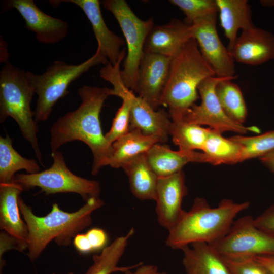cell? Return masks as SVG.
Listing matches in <instances>:
<instances>
[{"mask_svg": "<svg viewBox=\"0 0 274 274\" xmlns=\"http://www.w3.org/2000/svg\"><path fill=\"white\" fill-rule=\"evenodd\" d=\"M254 222L258 228L274 236V203L254 218Z\"/></svg>", "mask_w": 274, "mask_h": 274, "instance_id": "34", "label": "cell"}, {"mask_svg": "<svg viewBox=\"0 0 274 274\" xmlns=\"http://www.w3.org/2000/svg\"><path fill=\"white\" fill-rule=\"evenodd\" d=\"M249 206L248 201L236 202L223 199L213 208L206 199L197 197L190 210L185 211L168 231L165 244L173 249L180 250L197 243L212 245L228 233L237 215Z\"/></svg>", "mask_w": 274, "mask_h": 274, "instance_id": "3", "label": "cell"}, {"mask_svg": "<svg viewBox=\"0 0 274 274\" xmlns=\"http://www.w3.org/2000/svg\"><path fill=\"white\" fill-rule=\"evenodd\" d=\"M215 92L226 114L233 121L243 124L248 112L239 87L231 80L224 79L217 85Z\"/></svg>", "mask_w": 274, "mask_h": 274, "instance_id": "28", "label": "cell"}, {"mask_svg": "<svg viewBox=\"0 0 274 274\" xmlns=\"http://www.w3.org/2000/svg\"><path fill=\"white\" fill-rule=\"evenodd\" d=\"M51 166L35 174H17L14 181L24 189L38 187L46 195L60 193H74L80 195L86 201L99 197L101 188L95 180L77 176L66 165L63 154L58 150L52 152Z\"/></svg>", "mask_w": 274, "mask_h": 274, "instance_id": "8", "label": "cell"}, {"mask_svg": "<svg viewBox=\"0 0 274 274\" xmlns=\"http://www.w3.org/2000/svg\"><path fill=\"white\" fill-rule=\"evenodd\" d=\"M259 159L274 174V150L260 157Z\"/></svg>", "mask_w": 274, "mask_h": 274, "instance_id": "37", "label": "cell"}, {"mask_svg": "<svg viewBox=\"0 0 274 274\" xmlns=\"http://www.w3.org/2000/svg\"><path fill=\"white\" fill-rule=\"evenodd\" d=\"M16 9L25 22L26 28L35 33L43 44H55L62 40L68 32V23L51 16L41 10L32 0H10L5 10Z\"/></svg>", "mask_w": 274, "mask_h": 274, "instance_id": "13", "label": "cell"}, {"mask_svg": "<svg viewBox=\"0 0 274 274\" xmlns=\"http://www.w3.org/2000/svg\"><path fill=\"white\" fill-rule=\"evenodd\" d=\"M233 274H272L254 258H228L223 256Z\"/></svg>", "mask_w": 274, "mask_h": 274, "instance_id": "32", "label": "cell"}, {"mask_svg": "<svg viewBox=\"0 0 274 274\" xmlns=\"http://www.w3.org/2000/svg\"><path fill=\"white\" fill-rule=\"evenodd\" d=\"M59 2H69L78 6L85 13L92 26L97 40L98 50L114 65L118 60L125 40L111 31L107 26L98 0H68Z\"/></svg>", "mask_w": 274, "mask_h": 274, "instance_id": "18", "label": "cell"}, {"mask_svg": "<svg viewBox=\"0 0 274 274\" xmlns=\"http://www.w3.org/2000/svg\"><path fill=\"white\" fill-rule=\"evenodd\" d=\"M104 201L99 197L91 198L77 211L61 210L57 203L44 216L36 215L31 207L19 196L20 213L28 230V255L32 261L40 256L52 241L58 245H70L75 236L92 224V213L102 207Z\"/></svg>", "mask_w": 274, "mask_h": 274, "instance_id": "2", "label": "cell"}, {"mask_svg": "<svg viewBox=\"0 0 274 274\" xmlns=\"http://www.w3.org/2000/svg\"><path fill=\"white\" fill-rule=\"evenodd\" d=\"M234 61L256 66L274 60V35L255 26L242 31L229 50Z\"/></svg>", "mask_w": 274, "mask_h": 274, "instance_id": "15", "label": "cell"}, {"mask_svg": "<svg viewBox=\"0 0 274 274\" xmlns=\"http://www.w3.org/2000/svg\"><path fill=\"white\" fill-rule=\"evenodd\" d=\"M101 4L113 15L125 37L127 53L120 75L125 86L134 92L146 41L154 26L153 19L150 18L143 20L139 18L125 0H105Z\"/></svg>", "mask_w": 274, "mask_h": 274, "instance_id": "7", "label": "cell"}, {"mask_svg": "<svg viewBox=\"0 0 274 274\" xmlns=\"http://www.w3.org/2000/svg\"><path fill=\"white\" fill-rule=\"evenodd\" d=\"M78 93L80 105L60 117L50 128V148L52 152L68 142L84 143L93 154L91 174L96 175L107 165L112 151V144L103 134L100 121L104 104L112 96L111 89L85 85L80 88Z\"/></svg>", "mask_w": 274, "mask_h": 274, "instance_id": "1", "label": "cell"}, {"mask_svg": "<svg viewBox=\"0 0 274 274\" xmlns=\"http://www.w3.org/2000/svg\"><path fill=\"white\" fill-rule=\"evenodd\" d=\"M243 149V161L259 158L274 150V130L254 136L237 135L231 137Z\"/></svg>", "mask_w": 274, "mask_h": 274, "instance_id": "30", "label": "cell"}, {"mask_svg": "<svg viewBox=\"0 0 274 274\" xmlns=\"http://www.w3.org/2000/svg\"><path fill=\"white\" fill-rule=\"evenodd\" d=\"M216 76L192 38L172 58L161 105L168 107L172 121L183 120L199 98L198 87L204 79Z\"/></svg>", "mask_w": 274, "mask_h": 274, "instance_id": "4", "label": "cell"}, {"mask_svg": "<svg viewBox=\"0 0 274 274\" xmlns=\"http://www.w3.org/2000/svg\"><path fill=\"white\" fill-rule=\"evenodd\" d=\"M23 169L31 174L39 172L40 168L35 159L24 158L16 151L9 135L1 136L0 183L13 182L15 173Z\"/></svg>", "mask_w": 274, "mask_h": 274, "instance_id": "27", "label": "cell"}, {"mask_svg": "<svg viewBox=\"0 0 274 274\" xmlns=\"http://www.w3.org/2000/svg\"><path fill=\"white\" fill-rule=\"evenodd\" d=\"M191 38V25L173 19L167 24L153 27L147 38L144 51L173 58Z\"/></svg>", "mask_w": 274, "mask_h": 274, "instance_id": "19", "label": "cell"}, {"mask_svg": "<svg viewBox=\"0 0 274 274\" xmlns=\"http://www.w3.org/2000/svg\"><path fill=\"white\" fill-rule=\"evenodd\" d=\"M134 233L132 227L125 235L115 238L101 252L92 257L93 263L84 274H112L136 268L142 262L129 266L118 265V262L125 252L129 238Z\"/></svg>", "mask_w": 274, "mask_h": 274, "instance_id": "26", "label": "cell"}, {"mask_svg": "<svg viewBox=\"0 0 274 274\" xmlns=\"http://www.w3.org/2000/svg\"><path fill=\"white\" fill-rule=\"evenodd\" d=\"M51 274H58V273H52ZM66 274H74L73 272H69Z\"/></svg>", "mask_w": 274, "mask_h": 274, "instance_id": "39", "label": "cell"}, {"mask_svg": "<svg viewBox=\"0 0 274 274\" xmlns=\"http://www.w3.org/2000/svg\"><path fill=\"white\" fill-rule=\"evenodd\" d=\"M210 128L190 124L184 121H172L169 133L173 142L185 152L202 150L208 138Z\"/></svg>", "mask_w": 274, "mask_h": 274, "instance_id": "29", "label": "cell"}, {"mask_svg": "<svg viewBox=\"0 0 274 274\" xmlns=\"http://www.w3.org/2000/svg\"><path fill=\"white\" fill-rule=\"evenodd\" d=\"M181 250L186 274H233L223 257L209 244L194 243Z\"/></svg>", "mask_w": 274, "mask_h": 274, "instance_id": "20", "label": "cell"}, {"mask_svg": "<svg viewBox=\"0 0 274 274\" xmlns=\"http://www.w3.org/2000/svg\"><path fill=\"white\" fill-rule=\"evenodd\" d=\"M145 155L149 165L158 178L175 174L189 162L203 163L202 152L173 151L159 143L154 145Z\"/></svg>", "mask_w": 274, "mask_h": 274, "instance_id": "21", "label": "cell"}, {"mask_svg": "<svg viewBox=\"0 0 274 274\" xmlns=\"http://www.w3.org/2000/svg\"><path fill=\"white\" fill-rule=\"evenodd\" d=\"M227 78L213 76L202 81L198 87L201 98L199 105H193L186 113L183 121L198 125H206L222 134L226 131H232L241 134L248 132H256L255 127H247L230 118L223 110L215 92L217 85Z\"/></svg>", "mask_w": 274, "mask_h": 274, "instance_id": "10", "label": "cell"}, {"mask_svg": "<svg viewBox=\"0 0 274 274\" xmlns=\"http://www.w3.org/2000/svg\"><path fill=\"white\" fill-rule=\"evenodd\" d=\"M157 143L160 142L156 137L145 135L139 129L130 130L112 144L107 165L115 168L121 167L126 162L146 153Z\"/></svg>", "mask_w": 274, "mask_h": 274, "instance_id": "24", "label": "cell"}, {"mask_svg": "<svg viewBox=\"0 0 274 274\" xmlns=\"http://www.w3.org/2000/svg\"><path fill=\"white\" fill-rule=\"evenodd\" d=\"M259 3L263 7H274V0H261Z\"/></svg>", "mask_w": 274, "mask_h": 274, "instance_id": "38", "label": "cell"}, {"mask_svg": "<svg viewBox=\"0 0 274 274\" xmlns=\"http://www.w3.org/2000/svg\"><path fill=\"white\" fill-rule=\"evenodd\" d=\"M129 97L131 101L130 130L139 129L145 135L156 137L161 143L166 142L172 123L168 113L163 109H153L131 90Z\"/></svg>", "mask_w": 274, "mask_h": 274, "instance_id": "17", "label": "cell"}, {"mask_svg": "<svg viewBox=\"0 0 274 274\" xmlns=\"http://www.w3.org/2000/svg\"><path fill=\"white\" fill-rule=\"evenodd\" d=\"M253 258L267 268L272 274H274V256H258Z\"/></svg>", "mask_w": 274, "mask_h": 274, "instance_id": "36", "label": "cell"}, {"mask_svg": "<svg viewBox=\"0 0 274 274\" xmlns=\"http://www.w3.org/2000/svg\"><path fill=\"white\" fill-rule=\"evenodd\" d=\"M169 2L184 13V22L189 25L198 19L218 12L216 0H170Z\"/></svg>", "mask_w": 274, "mask_h": 274, "instance_id": "31", "label": "cell"}, {"mask_svg": "<svg viewBox=\"0 0 274 274\" xmlns=\"http://www.w3.org/2000/svg\"><path fill=\"white\" fill-rule=\"evenodd\" d=\"M109 61L98 50L85 61L78 64H69L56 60L42 74L26 72L38 99L34 118L37 123L48 119L56 102L68 92L70 84L91 67L107 65Z\"/></svg>", "mask_w": 274, "mask_h": 274, "instance_id": "6", "label": "cell"}, {"mask_svg": "<svg viewBox=\"0 0 274 274\" xmlns=\"http://www.w3.org/2000/svg\"><path fill=\"white\" fill-rule=\"evenodd\" d=\"M217 14L207 16L190 25L192 38L196 40L202 55L216 76L235 79L238 76L235 61L218 34Z\"/></svg>", "mask_w": 274, "mask_h": 274, "instance_id": "11", "label": "cell"}, {"mask_svg": "<svg viewBox=\"0 0 274 274\" xmlns=\"http://www.w3.org/2000/svg\"><path fill=\"white\" fill-rule=\"evenodd\" d=\"M172 58L144 51L140 62L134 92L155 110L161 105Z\"/></svg>", "mask_w": 274, "mask_h": 274, "instance_id": "12", "label": "cell"}, {"mask_svg": "<svg viewBox=\"0 0 274 274\" xmlns=\"http://www.w3.org/2000/svg\"><path fill=\"white\" fill-rule=\"evenodd\" d=\"M135 270L133 269H128L124 274H166L164 271H160L158 267L152 264H143L142 262Z\"/></svg>", "mask_w": 274, "mask_h": 274, "instance_id": "35", "label": "cell"}, {"mask_svg": "<svg viewBox=\"0 0 274 274\" xmlns=\"http://www.w3.org/2000/svg\"><path fill=\"white\" fill-rule=\"evenodd\" d=\"M187 194L184 173L158 178L156 198V213L158 223L169 231L178 222L184 210L182 208Z\"/></svg>", "mask_w": 274, "mask_h": 274, "instance_id": "14", "label": "cell"}, {"mask_svg": "<svg viewBox=\"0 0 274 274\" xmlns=\"http://www.w3.org/2000/svg\"><path fill=\"white\" fill-rule=\"evenodd\" d=\"M85 235L92 252L102 250L107 246L108 237L106 232L99 228L89 229Z\"/></svg>", "mask_w": 274, "mask_h": 274, "instance_id": "33", "label": "cell"}, {"mask_svg": "<svg viewBox=\"0 0 274 274\" xmlns=\"http://www.w3.org/2000/svg\"><path fill=\"white\" fill-rule=\"evenodd\" d=\"M201 151L203 163L217 165L243 161L242 146L231 138H225L211 128Z\"/></svg>", "mask_w": 274, "mask_h": 274, "instance_id": "25", "label": "cell"}, {"mask_svg": "<svg viewBox=\"0 0 274 274\" xmlns=\"http://www.w3.org/2000/svg\"><path fill=\"white\" fill-rule=\"evenodd\" d=\"M128 177L132 194L140 200H155L158 177L149 165L145 153L124 163L121 166Z\"/></svg>", "mask_w": 274, "mask_h": 274, "instance_id": "23", "label": "cell"}, {"mask_svg": "<svg viewBox=\"0 0 274 274\" xmlns=\"http://www.w3.org/2000/svg\"><path fill=\"white\" fill-rule=\"evenodd\" d=\"M211 246L221 256L228 258L274 256V236L256 227L251 215L234 221L228 233Z\"/></svg>", "mask_w": 274, "mask_h": 274, "instance_id": "9", "label": "cell"}, {"mask_svg": "<svg viewBox=\"0 0 274 274\" xmlns=\"http://www.w3.org/2000/svg\"><path fill=\"white\" fill-rule=\"evenodd\" d=\"M35 93L26 72L6 62L0 72V122L8 117L16 122L39 162L44 166L37 138V123L31 109Z\"/></svg>", "mask_w": 274, "mask_h": 274, "instance_id": "5", "label": "cell"}, {"mask_svg": "<svg viewBox=\"0 0 274 274\" xmlns=\"http://www.w3.org/2000/svg\"><path fill=\"white\" fill-rule=\"evenodd\" d=\"M220 25L229 43L230 50L237 38L239 30L255 27L252 20L251 6L247 0H216Z\"/></svg>", "mask_w": 274, "mask_h": 274, "instance_id": "22", "label": "cell"}, {"mask_svg": "<svg viewBox=\"0 0 274 274\" xmlns=\"http://www.w3.org/2000/svg\"><path fill=\"white\" fill-rule=\"evenodd\" d=\"M24 190L14 181L0 183V228L18 243L20 251L28 248V230L20 216L18 198Z\"/></svg>", "mask_w": 274, "mask_h": 274, "instance_id": "16", "label": "cell"}]
</instances>
